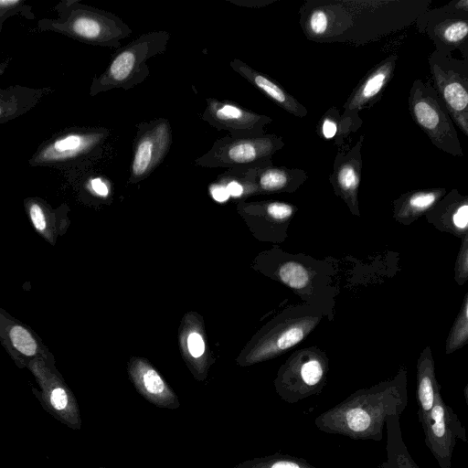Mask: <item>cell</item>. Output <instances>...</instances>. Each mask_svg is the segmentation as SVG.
<instances>
[{"mask_svg":"<svg viewBox=\"0 0 468 468\" xmlns=\"http://www.w3.org/2000/svg\"><path fill=\"white\" fill-rule=\"evenodd\" d=\"M460 255L458 258V263H457V273L463 278V282L467 278V271H468V264H467V239H464L463 246L462 250L460 251Z\"/></svg>","mask_w":468,"mask_h":468,"instance_id":"cell-35","label":"cell"},{"mask_svg":"<svg viewBox=\"0 0 468 468\" xmlns=\"http://www.w3.org/2000/svg\"><path fill=\"white\" fill-rule=\"evenodd\" d=\"M445 195V188L407 192L394 202L396 217L401 219L415 218L431 209Z\"/></svg>","mask_w":468,"mask_h":468,"instance_id":"cell-26","label":"cell"},{"mask_svg":"<svg viewBox=\"0 0 468 468\" xmlns=\"http://www.w3.org/2000/svg\"><path fill=\"white\" fill-rule=\"evenodd\" d=\"M258 168L260 167L227 169L214 184L218 186L229 197L246 198L251 195L259 194L255 181Z\"/></svg>","mask_w":468,"mask_h":468,"instance_id":"cell-29","label":"cell"},{"mask_svg":"<svg viewBox=\"0 0 468 468\" xmlns=\"http://www.w3.org/2000/svg\"><path fill=\"white\" fill-rule=\"evenodd\" d=\"M314 324V317L280 323L251 341L237 362L247 367L279 356L300 343Z\"/></svg>","mask_w":468,"mask_h":468,"instance_id":"cell-14","label":"cell"},{"mask_svg":"<svg viewBox=\"0 0 468 468\" xmlns=\"http://www.w3.org/2000/svg\"><path fill=\"white\" fill-rule=\"evenodd\" d=\"M27 217L34 227L48 243L55 245L69 225V207L62 204L53 208L45 199L38 197H27L23 201Z\"/></svg>","mask_w":468,"mask_h":468,"instance_id":"cell-22","label":"cell"},{"mask_svg":"<svg viewBox=\"0 0 468 468\" xmlns=\"http://www.w3.org/2000/svg\"><path fill=\"white\" fill-rule=\"evenodd\" d=\"M172 144V129L165 117L136 125L128 182L137 184L147 178L164 161Z\"/></svg>","mask_w":468,"mask_h":468,"instance_id":"cell-13","label":"cell"},{"mask_svg":"<svg viewBox=\"0 0 468 468\" xmlns=\"http://www.w3.org/2000/svg\"><path fill=\"white\" fill-rule=\"evenodd\" d=\"M468 295L465 296L461 312L452 326L447 342V353L464 345L468 338Z\"/></svg>","mask_w":468,"mask_h":468,"instance_id":"cell-32","label":"cell"},{"mask_svg":"<svg viewBox=\"0 0 468 468\" xmlns=\"http://www.w3.org/2000/svg\"><path fill=\"white\" fill-rule=\"evenodd\" d=\"M467 390H468V386H466L464 388V398H465L466 404H468V393H467Z\"/></svg>","mask_w":468,"mask_h":468,"instance_id":"cell-38","label":"cell"},{"mask_svg":"<svg viewBox=\"0 0 468 468\" xmlns=\"http://www.w3.org/2000/svg\"><path fill=\"white\" fill-rule=\"evenodd\" d=\"M364 134L353 146L338 150L333 164L329 181L335 193L340 197L354 212L358 207V188L362 172V145Z\"/></svg>","mask_w":468,"mask_h":468,"instance_id":"cell-18","label":"cell"},{"mask_svg":"<svg viewBox=\"0 0 468 468\" xmlns=\"http://www.w3.org/2000/svg\"><path fill=\"white\" fill-rule=\"evenodd\" d=\"M428 63L434 90L454 124L468 136V59L434 49Z\"/></svg>","mask_w":468,"mask_h":468,"instance_id":"cell-8","label":"cell"},{"mask_svg":"<svg viewBox=\"0 0 468 468\" xmlns=\"http://www.w3.org/2000/svg\"><path fill=\"white\" fill-rule=\"evenodd\" d=\"M234 468H318L307 460L286 453L276 452L264 457L243 461Z\"/></svg>","mask_w":468,"mask_h":468,"instance_id":"cell-30","label":"cell"},{"mask_svg":"<svg viewBox=\"0 0 468 468\" xmlns=\"http://www.w3.org/2000/svg\"><path fill=\"white\" fill-rule=\"evenodd\" d=\"M440 391L434 396L431 411L419 420L423 430L425 444L439 466L451 468L457 441L467 442V436L458 415L444 402Z\"/></svg>","mask_w":468,"mask_h":468,"instance_id":"cell-12","label":"cell"},{"mask_svg":"<svg viewBox=\"0 0 468 468\" xmlns=\"http://www.w3.org/2000/svg\"><path fill=\"white\" fill-rule=\"evenodd\" d=\"M327 362L318 354L301 353L278 371L274 386L279 397L293 404L319 394L326 382Z\"/></svg>","mask_w":468,"mask_h":468,"instance_id":"cell-11","label":"cell"},{"mask_svg":"<svg viewBox=\"0 0 468 468\" xmlns=\"http://www.w3.org/2000/svg\"><path fill=\"white\" fill-rule=\"evenodd\" d=\"M229 66L237 74L261 90L285 112L298 118H303L308 114L305 106L268 75L256 70L239 58H233L229 62Z\"/></svg>","mask_w":468,"mask_h":468,"instance_id":"cell-21","label":"cell"},{"mask_svg":"<svg viewBox=\"0 0 468 468\" xmlns=\"http://www.w3.org/2000/svg\"><path fill=\"white\" fill-rule=\"evenodd\" d=\"M127 371L137 392L148 402L161 409L176 410L180 407L175 391L147 359L131 357Z\"/></svg>","mask_w":468,"mask_h":468,"instance_id":"cell-19","label":"cell"},{"mask_svg":"<svg viewBox=\"0 0 468 468\" xmlns=\"http://www.w3.org/2000/svg\"><path fill=\"white\" fill-rule=\"evenodd\" d=\"M110 131L101 126H71L45 139L28 159L32 167L76 173L97 159Z\"/></svg>","mask_w":468,"mask_h":468,"instance_id":"cell-4","label":"cell"},{"mask_svg":"<svg viewBox=\"0 0 468 468\" xmlns=\"http://www.w3.org/2000/svg\"><path fill=\"white\" fill-rule=\"evenodd\" d=\"M53 11L57 17L39 19L38 31L54 32L88 45L116 49L132 34L131 27L117 15L80 0H61Z\"/></svg>","mask_w":468,"mask_h":468,"instance_id":"cell-3","label":"cell"},{"mask_svg":"<svg viewBox=\"0 0 468 468\" xmlns=\"http://www.w3.org/2000/svg\"><path fill=\"white\" fill-rule=\"evenodd\" d=\"M408 105L412 119L435 147L453 156H463L456 125L431 81H413Z\"/></svg>","mask_w":468,"mask_h":468,"instance_id":"cell-6","label":"cell"},{"mask_svg":"<svg viewBox=\"0 0 468 468\" xmlns=\"http://www.w3.org/2000/svg\"><path fill=\"white\" fill-rule=\"evenodd\" d=\"M285 145L274 133L260 136L226 135L217 139L211 148L194 160L203 168L263 167L272 164V156Z\"/></svg>","mask_w":468,"mask_h":468,"instance_id":"cell-7","label":"cell"},{"mask_svg":"<svg viewBox=\"0 0 468 468\" xmlns=\"http://www.w3.org/2000/svg\"><path fill=\"white\" fill-rule=\"evenodd\" d=\"M399 418V416H390L386 421L387 458L378 468H420L403 441Z\"/></svg>","mask_w":468,"mask_h":468,"instance_id":"cell-27","label":"cell"},{"mask_svg":"<svg viewBox=\"0 0 468 468\" xmlns=\"http://www.w3.org/2000/svg\"><path fill=\"white\" fill-rule=\"evenodd\" d=\"M169 39V32L154 30L117 48L106 69L92 79L90 95L115 89L127 90L144 81L150 74L147 60L165 53Z\"/></svg>","mask_w":468,"mask_h":468,"instance_id":"cell-5","label":"cell"},{"mask_svg":"<svg viewBox=\"0 0 468 468\" xmlns=\"http://www.w3.org/2000/svg\"><path fill=\"white\" fill-rule=\"evenodd\" d=\"M15 16H21L28 20L36 18L32 6L27 5L26 0H0V38L4 23Z\"/></svg>","mask_w":468,"mask_h":468,"instance_id":"cell-33","label":"cell"},{"mask_svg":"<svg viewBox=\"0 0 468 468\" xmlns=\"http://www.w3.org/2000/svg\"><path fill=\"white\" fill-rule=\"evenodd\" d=\"M197 314H185L179 329V346L184 360L198 381H204L211 365L203 320Z\"/></svg>","mask_w":468,"mask_h":468,"instance_id":"cell-20","label":"cell"},{"mask_svg":"<svg viewBox=\"0 0 468 468\" xmlns=\"http://www.w3.org/2000/svg\"><path fill=\"white\" fill-rule=\"evenodd\" d=\"M202 121L218 131H226L231 136H260L265 134V126L272 122L270 116L257 113L229 100L206 99Z\"/></svg>","mask_w":468,"mask_h":468,"instance_id":"cell-15","label":"cell"},{"mask_svg":"<svg viewBox=\"0 0 468 468\" xmlns=\"http://www.w3.org/2000/svg\"><path fill=\"white\" fill-rule=\"evenodd\" d=\"M416 399L418 418L428 414L434 402L436 392L441 390L434 374V364L430 351H424L418 362Z\"/></svg>","mask_w":468,"mask_h":468,"instance_id":"cell-25","label":"cell"},{"mask_svg":"<svg viewBox=\"0 0 468 468\" xmlns=\"http://www.w3.org/2000/svg\"><path fill=\"white\" fill-rule=\"evenodd\" d=\"M408 404L406 372L369 388L359 389L314 419L325 433L380 441L390 416H401Z\"/></svg>","mask_w":468,"mask_h":468,"instance_id":"cell-2","label":"cell"},{"mask_svg":"<svg viewBox=\"0 0 468 468\" xmlns=\"http://www.w3.org/2000/svg\"><path fill=\"white\" fill-rule=\"evenodd\" d=\"M280 280L292 289H303L309 282L307 270L296 261H286L278 271Z\"/></svg>","mask_w":468,"mask_h":468,"instance_id":"cell-31","label":"cell"},{"mask_svg":"<svg viewBox=\"0 0 468 468\" xmlns=\"http://www.w3.org/2000/svg\"><path fill=\"white\" fill-rule=\"evenodd\" d=\"M229 2L240 5V6H247V7H263L270 4H271L272 0H254V1H249V0H239V1H234L229 0Z\"/></svg>","mask_w":468,"mask_h":468,"instance_id":"cell-36","label":"cell"},{"mask_svg":"<svg viewBox=\"0 0 468 468\" xmlns=\"http://www.w3.org/2000/svg\"><path fill=\"white\" fill-rule=\"evenodd\" d=\"M1 55V52H0ZM10 62V58L5 59L0 62V76L3 75V73L5 71L6 68L8 67Z\"/></svg>","mask_w":468,"mask_h":468,"instance_id":"cell-37","label":"cell"},{"mask_svg":"<svg viewBox=\"0 0 468 468\" xmlns=\"http://www.w3.org/2000/svg\"><path fill=\"white\" fill-rule=\"evenodd\" d=\"M82 188L92 196L103 198L111 192L107 180L98 176H88L82 183Z\"/></svg>","mask_w":468,"mask_h":468,"instance_id":"cell-34","label":"cell"},{"mask_svg":"<svg viewBox=\"0 0 468 468\" xmlns=\"http://www.w3.org/2000/svg\"><path fill=\"white\" fill-rule=\"evenodd\" d=\"M27 368L39 388H32V391L42 408L67 427L80 430L82 420L78 401L55 362L36 358L29 362Z\"/></svg>","mask_w":468,"mask_h":468,"instance_id":"cell-10","label":"cell"},{"mask_svg":"<svg viewBox=\"0 0 468 468\" xmlns=\"http://www.w3.org/2000/svg\"><path fill=\"white\" fill-rule=\"evenodd\" d=\"M431 0H306L299 9L305 37L362 46L415 24Z\"/></svg>","mask_w":468,"mask_h":468,"instance_id":"cell-1","label":"cell"},{"mask_svg":"<svg viewBox=\"0 0 468 468\" xmlns=\"http://www.w3.org/2000/svg\"><path fill=\"white\" fill-rule=\"evenodd\" d=\"M0 343L19 368L27 367L36 358L55 362L52 353L39 336L1 307Z\"/></svg>","mask_w":468,"mask_h":468,"instance_id":"cell-16","label":"cell"},{"mask_svg":"<svg viewBox=\"0 0 468 468\" xmlns=\"http://www.w3.org/2000/svg\"><path fill=\"white\" fill-rule=\"evenodd\" d=\"M398 55L391 54L372 67L355 87L343 105L341 115L358 128L363 124L359 112L372 107L394 76Z\"/></svg>","mask_w":468,"mask_h":468,"instance_id":"cell-17","label":"cell"},{"mask_svg":"<svg viewBox=\"0 0 468 468\" xmlns=\"http://www.w3.org/2000/svg\"><path fill=\"white\" fill-rule=\"evenodd\" d=\"M100 468H107V467H100Z\"/></svg>","mask_w":468,"mask_h":468,"instance_id":"cell-39","label":"cell"},{"mask_svg":"<svg viewBox=\"0 0 468 468\" xmlns=\"http://www.w3.org/2000/svg\"><path fill=\"white\" fill-rule=\"evenodd\" d=\"M53 91L52 87L13 85L0 88V125L30 112Z\"/></svg>","mask_w":468,"mask_h":468,"instance_id":"cell-23","label":"cell"},{"mask_svg":"<svg viewBox=\"0 0 468 468\" xmlns=\"http://www.w3.org/2000/svg\"><path fill=\"white\" fill-rule=\"evenodd\" d=\"M359 128L349 119L341 115L336 107H330L320 118L317 134L325 141H334L338 150L348 148L347 140Z\"/></svg>","mask_w":468,"mask_h":468,"instance_id":"cell-28","label":"cell"},{"mask_svg":"<svg viewBox=\"0 0 468 468\" xmlns=\"http://www.w3.org/2000/svg\"><path fill=\"white\" fill-rule=\"evenodd\" d=\"M420 33L434 44L435 50L452 54L458 49L468 59V6L464 0L429 8L415 22Z\"/></svg>","mask_w":468,"mask_h":468,"instance_id":"cell-9","label":"cell"},{"mask_svg":"<svg viewBox=\"0 0 468 468\" xmlns=\"http://www.w3.org/2000/svg\"><path fill=\"white\" fill-rule=\"evenodd\" d=\"M307 178L303 169L271 165L258 168L255 181L259 193H277L294 192Z\"/></svg>","mask_w":468,"mask_h":468,"instance_id":"cell-24","label":"cell"}]
</instances>
